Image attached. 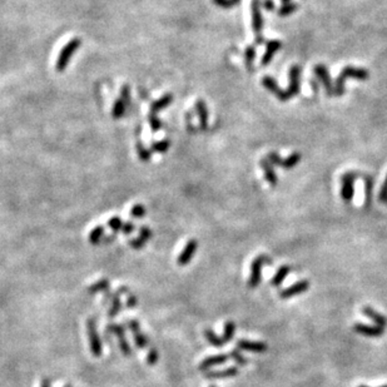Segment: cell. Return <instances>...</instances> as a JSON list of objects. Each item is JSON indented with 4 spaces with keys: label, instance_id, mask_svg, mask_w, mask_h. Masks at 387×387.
I'll list each match as a JSON object with an SVG mask.
<instances>
[{
    "label": "cell",
    "instance_id": "cell-41",
    "mask_svg": "<svg viewBox=\"0 0 387 387\" xmlns=\"http://www.w3.org/2000/svg\"><path fill=\"white\" fill-rule=\"evenodd\" d=\"M364 183H366V207H368L371 205V198H372L373 181L371 178H366Z\"/></svg>",
    "mask_w": 387,
    "mask_h": 387
},
{
    "label": "cell",
    "instance_id": "cell-54",
    "mask_svg": "<svg viewBox=\"0 0 387 387\" xmlns=\"http://www.w3.org/2000/svg\"><path fill=\"white\" fill-rule=\"evenodd\" d=\"M209 387H217V386H214V385H209Z\"/></svg>",
    "mask_w": 387,
    "mask_h": 387
},
{
    "label": "cell",
    "instance_id": "cell-52",
    "mask_svg": "<svg viewBox=\"0 0 387 387\" xmlns=\"http://www.w3.org/2000/svg\"><path fill=\"white\" fill-rule=\"evenodd\" d=\"M282 3L283 4H288V3H291V1H292V0H281Z\"/></svg>",
    "mask_w": 387,
    "mask_h": 387
},
{
    "label": "cell",
    "instance_id": "cell-27",
    "mask_svg": "<svg viewBox=\"0 0 387 387\" xmlns=\"http://www.w3.org/2000/svg\"><path fill=\"white\" fill-rule=\"evenodd\" d=\"M125 108H127V103H125L124 100L119 97L117 100H115V103H114V106H113V109H112V115H113V118H115V119H119L120 117H123L125 113Z\"/></svg>",
    "mask_w": 387,
    "mask_h": 387
},
{
    "label": "cell",
    "instance_id": "cell-4",
    "mask_svg": "<svg viewBox=\"0 0 387 387\" xmlns=\"http://www.w3.org/2000/svg\"><path fill=\"white\" fill-rule=\"evenodd\" d=\"M262 3L261 0H252L250 9H252V28H253L254 34H256V46L262 44L265 42V38L262 35L263 30V18L262 10H261Z\"/></svg>",
    "mask_w": 387,
    "mask_h": 387
},
{
    "label": "cell",
    "instance_id": "cell-37",
    "mask_svg": "<svg viewBox=\"0 0 387 387\" xmlns=\"http://www.w3.org/2000/svg\"><path fill=\"white\" fill-rule=\"evenodd\" d=\"M123 225H124V223H123L122 218H120V217H118V216L112 217V218L108 221L109 228H111V229H112V231H113V232H119V231H122Z\"/></svg>",
    "mask_w": 387,
    "mask_h": 387
},
{
    "label": "cell",
    "instance_id": "cell-42",
    "mask_svg": "<svg viewBox=\"0 0 387 387\" xmlns=\"http://www.w3.org/2000/svg\"><path fill=\"white\" fill-rule=\"evenodd\" d=\"M145 243H147V241L145 239H143L142 237H136V238H132L131 241H129V246H131L133 250H140V248H143L145 246Z\"/></svg>",
    "mask_w": 387,
    "mask_h": 387
},
{
    "label": "cell",
    "instance_id": "cell-53",
    "mask_svg": "<svg viewBox=\"0 0 387 387\" xmlns=\"http://www.w3.org/2000/svg\"><path fill=\"white\" fill-rule=\"evenodd\" d=\"M64 387H73V386H71V385H66V386H64Z\"/></svg>",
    "mask_w": 387,
    "mask_h": 387
},
{
    "label": "cell",
    "instance_id": "cell-8",
    "mask_svg": "<svg viewBox=\"0 0 387 387\" xmlns=\"http://www.w3.org/2000/svg\"><path fill=\"white\" fill-rule=\"evenodd\" d=\"M301 91V68L298 66H294L290 69V86L286 89L287 99L296 97Z\"/></svg>",
    "mask_w": 387,
    "mask_h": 387
},
{
    "label": "cell",
    "instance_id": "cell-38",
    "mask_svg": "<svg viewBox=\"0 0 387 387\" xmlns=\"http://www.w3.org/2000/svg\"><path fill=\"white\" fill-rule=\"evenodd\" d=\"M149 124H151L152 127V131L156 133V132L160 131V128H162V122H160V119L158 118V115H157V113H152V112H149Z\"/></svg>",
    "mask_w": 387,
    "mask_h": 387
},
{
    "label": "cell",
    "instance_id": "cell-50",
    "mask_svg": "<svg viewBox=\"0 0 387 387\" xmlns=\"http://www.w3.org/2000/svg\"><path fill=\"white\" fill-rule=\"evenodd\" d=\"M39 387H51L50 379H48V377H44V379L42 380V384H40Z\"/></svg>",
    "mask_w": 387,
    "mask_h": 387
},
{
    "label": "cell",
    "instance_id": "cell-6",
    "mask_svg": "<svg viewBox=\"0 0 387 387\" xmlns=\"http://www.w3.org/2000/svg\"><path fill=\"white\" fill-rule=\"evenodd\" d=\"M272 265L271 258H268L267 256H258L253 259V262L250 265V276L248 279V287L250 288H256L257 286L261 283V277H262V266L263 265Z\"/></svg>",
    "mask_w": 387,
    "mask_h": 387
},
{
    "label": "cell",
    "instance_id": "cell-9",
    "mask_svg": "<svg viewBox=\"0 0 387 387\" xmlns=\"http://www.w3.org/2000/svg\"><path fill=\"white\" fill-rule=\"evenodd\" d=\"M197 250H198V242H197L196 238L189 239L187 243H185L184 248L180 253V256L177 257V265L183 267V266H187L191 263L192 258L196 254Z\"/></svg>",
    "mask_w": 387,
    "mask_h": 387
},
{
    "label": "cell",
    "instance_id": "cell-19",
    "mask_svg": "<svg viewBox=\"0 0 387 387\" xmlns=\"http://www.w3.org/2000/svg\"><path fill=\"white\" fill-rule=\"evenodd\" d=\"M196 112L198 114V120H200V127L202 131L208 128V109L203 99H197L196 102Z\"/></svg>",
    "mask_w": 387,
    "mask_h": 387
},
{
    "label": "cell",
    "instance_id": "cell-15",
    "mask_svg": "<svg viewBox=\"0 0 387 387\" xmlns=\"http://www.w3.org/2000/svg\"><path fill=\"white\" fill-rule=\"evenodd\" d=\"M353 330H355V332L366 337H380L385 332V328L380 327V326H370L364 325V323H356L353 326Z\"/></svg>",
    "mask_w": 387,
    "mask_h": 387
},
{
    "label": "cell",
    "instance_id": "cell-20",
    "mask_svg": "<svg viewBox=\"0 0 387 387\" xmlns=\"http://www.w3.org/2000/svg\"><path fill=\"white\" fill-rule=\"evenodd\" d=\"M259 164H261L263 172H265L266 181H267L271 185H273L274 187V185L277 184V182H278V180H277V174L274 173L273 165L271 164V162L267 159V158H263V159H261Z\"/></svg>",
    "mask_w": 387,
    "mask_h": 387
},
{
    "label": "cell",
    "instance_id": "cell-2",
    "mask_svg": "<svg viewBox=\"0 0 387 387\" xmlns=\"http://www.w3.org/2000/svg\"><path fill=\"white\" fill-rule=\"evenodd\" d=\"M80 46H82V40H80L79 38H73L71 40H69L66 46H63L62 51H60L59 55H58L57 63H55V70H57L58 73H63V71L66 70L67 66H68L69 62H70L71 57H73L75 51L80 48Z\"/></svg>",
    "mask_w": 387,
    "mask_h": 387
},
{
    "label": "cell",
    "instance_id": "cell-39",
    "mask_svg": "<svg viewBox=\"0 0 387 387\" xmlns=\"http://www.w3.org/2000/svg\"><path fill=\"white\" fill-rule=\"evenodd\" d=\"M145 212H147V209H145L144 205H140V203H138V205H136L132 207L131 216L133 217V218H142V217L145 216Z\"/></svg>",
    "mask_w": 387,
    "mask_h": 387
},
{
    "label": "cell",
    "instance_id": "cell-5",
    "mask_svg": "<svg viewBox=\"0 0 387 387\" xmlns=\"http://www.w3.org/2000/svg\"><path fill=\"white\" fill-rule=\"evenodd\" d=\"M107 332L117 337L118 346H119V351L122 352L123 356H125V357L131 356L132 348H131V344H129L128 340H127V337H125L124 326L120 325V323H109V325L107 326Z\"/></svg>",
    "mask_w": 387,
    "mask_h": 387
},
{
    "label": "cell",
    "instance_id": "cell-51",
    "mask_svg": "<svg viewBox=\"0 0 387 387\" xmlns=\"http://www.w3.org/2000/svg\"><path fill=\"white\" fill-rule=\"evenodd\" d=\"M115 239V234H112V236H108L104 238V241H103V243H106V245H108V243H112Z\"/></svg>",
    "mask_w": 387,
    "mask_h": 387
},
{
    "label": "cell",
    "instance_id": "cell-26",
    "mask_svg": "<svg viewBox=\"0 0 387 387\" xmlns=\"http://www.w3.org/2000/svg\"><path fill=\"white\" fill-rule=\"evenodd\" d=\"M103 236H104V227L103 226H97L91 229V232L88 236V241L91 245H99L102 242Z\"/></svg>",
    "mask_w": 387,
    "mask_h": 387
},
{
    "label": "cell",
    "instance_id": "cell-11",
    "mask_svg": "<svg viewBox=\"0 0 387 387\" xmlns=\"http://www.w3.org/2000/svg\"><path fill=\"white\" fill-rule=\"evenodd\" d=\"M310 286H311L310 281H307V279H302V281L296 282V283L291 286V287L282 290L281 292H279V297L283 299H287L291 298V297L297 296V295L305 294L306 291H308Z\"/></svg>",
    "mask_w": 387,
    "mask_h": 387
},
{
    "label": "cell",
    "instance_id": "cell-33",
    "mask_svg": "<svg viewBox=\"0 0 387 387\" xmlns=\"http://www.w3.org/2000/svg\"><path fill=\"white\" fill-rule=\"evenodd\" d=\"M297 9H298V5H297L296 3H292V1H291V3L288 4H283V5L278 9L277 14H278L279 17H288L290 14L296 12Z\"/></svg>",
    "mask_w": 387,
    "mask_h": 387
},
{
    "label": "cell",
    "instance_id": "cell-25",
    "mask_svg": "<svg viewBox=\"0 0 387 387\" xmlns=\"http://www.w3.org/2000/svg\"><path fill=\"white\" fill-rule=\"evenodd\" d=\"M205 337L212 346H214V347H222V346H225L226 344L225 340H223L222 337L217 336L216 333H214L211 328H205Z\"/></svg>",
    "mask_w": 387,
    "mask_h": 387
},
{
    "label": "cell",
    "instance_id": "cell-29",
    "mask_svg": "<svg viewBox=\"0 0 387 387\" xmlns=\"http://www.w3.org/2000/svg\"><path fill=\"white\" fill-rule=\"evenodd\" d=\"M234 333H236V323L233 321H227L225 325V331H223L222 339L225 340V342H231L233 340Z\"/></svg>",
    "mask_w": 387,
    "mask_h": 387
},
{
    "label": "cell",
    "instance_id": "cell-44",
    "mask_svg": "<svg viewBox=\"0 0 387 387\" xmlns=\"http://www.w3.org/2000/svg\"><path fill=\"white\" fill-rule=\"evenodd\" d=\"M120 98L127 103V106L131 102V89H129L128 86H123L122 89H120Z\"/></svg>",
    "mask_w": 387,
    "mask_h": 387
},
{
    "label": "cell",
    "instance_id": "cell-21",
    "mask_svg": "<svg viewBox=\"0 0 387 387\" xmlns=\"http://www.w3.org/2000/svg\"><path fill=\"white\" fill-rule=\"evenodd\" d=\"M362 312H364V316H367L368 319H372L373 322H375L376 325L380 326V327L385 328L387 326V319L384 316V315H381V313H379L376 310H373L372 307H368V306H366V307H364V310H362Z\"/></svg>",
    "mask_w": 387,
    "mask_h": 387
},
{
    "label": "cell",
    "instance_id": "cell-34",
    "mask_svg": "<svg viewBox=\"0 0 387 387\" xmlns=\"http://www.w3.org/2000/svg\"><path fill=\"white\" fill-rule=\"evenodd\" d=\"M137 153L138 156H139L140 160H143V162H149L152 158V151H149V149H147L143 145V143L140 142H137Z\"/></svg>",
    "mask_w": 387,
    "mask_h": 387
},
{
    "label": "cell",
    "instance_id": "cell-32",
    "mask_svg": "<svg viewBox=\"0 0 387 387\" xmlns=\"http://www.w3.org/2000/svg\"><path fill=\"white\" fill-rule=\"evenodd\" d=\"M169 145H171V142H169L168 138H165L159 142H154L151 147V151L156 152V153H165L169 149Z\"/></svg>",
    "mask_w": 387,
    "mask_h": 387
},
{
    "label": "cell",
    "instance_id": "cell-45",
    "mask_svg": "<svg viewBox=\"0 0 387 387\" xmlns=\"http://www.w3.org/2000/svg\"><path fill=\"white\" fill-rule=\"evenodd\" d=\"M125 306L128 308H134L138 306V298L136 295L133 294H128L127 295V302H125Z\"/></svg>",
    "mask_w": 387,
    "mask_h": 387
},
{
    "label": "cell",
    "instance_id": "cell-18",
    "mask_svg": "<svg viewBox=\"0 0 387 387\" xmlns=\"http://www.w3.org/2000/svg\"><path fill=\"white\" fill-rule=\"evenodd\" d=\"M281 46L282 43L279 40H270L267 43V46H266V53L265 55H263L261 64H262V66H268V64L272 62V59H273L274 54H276L277 51L281 49Z\"/></svg>",
    "mask_w": 387,
    "mask_h": 387
},
{
    "label": "cell",
    "instance_id": "cell-17",
    "mask_svg": "<svg viewBox=\"0 0 387 387\" xmlns=\"http://www.w3.org/2000/svg\"><path fill=\"white\" fill-rule=\"evenodd\" d=\"M239 373L237 367H227L225 370H209L205 372V377L207 380H219L228 379V377H234Z\"/></svg>",
    "mask_w": 387,
    "mask_h": 387
},
{
    "label": "cell",
    "instance_id": "cell-47",
    "mask_svg": "<svg viewBox=\"0 0 387 387\" xmlns=\"http://www.w3.org/2000/svg\"><path fill=\"white\" fill-rule=\"evenodd\" d=\"M379 200L380 202L387 203V176H386V180H385V183L381 187V191H380L379 193Z\"/></svg>",
    "mask_w": 387,
    "mask_h": 387
},
{
    "label": "cell",
    "instance_id": "cell-30",
    "mask_svg": "<svg viewBox=\"0 0 387 387\" xmlns=\"http://www.w3.org/2000/svg\"><path fill=\"white\" fill-rule=\"evenodd\" d=\"M122 307H123V303H122V299H120V297L114 298L113 301L111 302L109 310H108V312H107V315H108L109 319H114V317L117 316L118 313L122 311Z\"/></svg>",
    "mask_w": 387,
    "mask_h": 387
},
{
    "label": "cell",
    "instance_id": "cell-12",
    "mask_svg": "<svg viewBox=\"0 0 387 387\" xmlns=\"http://www.w3.org/2000/svg\"><path fill=\"white\" fill-rule=\"evenodd\" d=\"M315 74L317 75L319 80H321V83L323 84L327 95H332L333 86H332V80H331V75H330V71H328L327 67L323 66V64H319V66H316L315 67Z\"/></svg>",
    "mask_w": 387,
    "mask_h": 387
},
{
    "label": "cell",
    "instance_id": "cell-10",
    "mask_svg": "<svg viewBox=\"0 0 387 387\" xmlns=\"http://www.w3.org/2000/svg\"><path fill=\"white\" fill-rule=\"evenodd\" d=\"M127 326H128V328L131 330L132 335H133V340H134V343H136V346H137L138 348H140V350H143V348L147 347L149 343V340H148V337L145 336L144 333L142 332V330H140L139 322H138L137 319H128V322H127Z\"/></svg>",
    "mask_w": 387,
    "mask_h": 387
},
{
    "label": "cell",
    "instance_id": "cell-7",
    "mask_svg": "<svg viewBox=\"0 0 387 387\" xmlns=\"http://www.w3.org/2000/svg\"><path fill=\"white\" fill-rule=\"evenodd\" d=\"M357 180V174L355 172H348V173H344L341 178V183H342V188H341V197L343 200L344 203H351L353 198V184H355V181Z\"/></svg>",
    "mask_w": 387,
    "mask_h": 387
},
{
    "label": "cell",
    "instance_id": "cell-23",
    "mask_svg": "<svg viewBox=\"0 0 387 387\" xmlns=\"http://www.w3.org/2000/svg\"><path fill=\"white\" fill-rule=\"evenodd\" d=\"M172 102H173V94L172 93L164 94V95H163V97H160L159 99L154 100V102L152 103L151 112L152 113H158V112H160V111H163L164 108H167V107H168Z\"/></svg>",
    "mask_w": 387,
    "mask_h": 387
},
{
    "label": "cell",
    "instance_id": "cell-35",
    "mask_svg": "<svg viewBox=\"0 0 387 387\" xmlns=\"http://www.w3.org/2000/svg\"><path fill=\"white\" fill-rule=\"evenodd\" d=\"M158 360H159V351L157 350L156 346H151L148 353H147V364L149 366H154L158 362Z\"/></svg>",
    "mask_w": 387,
    "mask_h": 387
},
{
    "label": "cell",
    "instance_id": "cell-13",
    "mask_svg": "<svg viewBox=\"0 0 387 387\" xmlns=\"http://www.w3.org/2000/svg\"><path fill=\"white\" fill-rule=\"evenodd\" d=\"M237 348L243 351H248V352L263 353L268 350V346L265 343V342L250 341V340H238V342H237Z\"/></svg>",
    "mask_w": 387,
    "mask_h": 387
},
{
    "label": "cell",
    "instance_id": "cell-55",
    "mask_svg": "<svg viewBox=\"0 0 387 387\" xmlns=\"http://www.w3.org/2000/svg\"><path fill=\"white\" fill-rule=\"evenodd\" d=\"M359 387H367V386H364V385H362V386H359Z\"/></svg>",
    "mask_w": 387,
    "mask_h": 387
},
{
    "label": "cell",
    "instance_id": "cell-28",
    "mask_svg": "<svg viewBox=\"0 0 387 387\" xmlns=\"http://www.w3.org/2000/svg\"><path fill=\"white\" fill-rule=\"evenodd\" d=\"M299 160H301V154L295 152V153H292L291 156H288L286 159L282 160L281 167H283L285 169H292L294 167H296V165L298 164Z\"/></svg>",
    "mask_w": 387,
    "mask_h": 387
},
{
    "label": "cell",
    "instance_id": "cell-48",
    "mask_svg": "<svg viewBox=\"0 0 387 387\" xmlns=\"http://www.w3.org/2000/svg\"><path fill=\"white\" fill-rule=\"evenodd\" d=\"M134 225L132 222H125L124 225H123L122 227V233L125 234V236H128V234L133 233L134 232Z\"/></svg>",
    "mask_w": 387,
    "mask_h": 387
},
{
    "label": "cell",
    "instance_id": "cell-14",
    "mask_svg": "<svg viewBox=\"0 0 387 387\" xmlns=\"http://www.w3.org/2000/svg\"><path fill=\"white\" fill-rule=\"evenodd\" d=\"M262 84L268 91H271L272 94H274L281 102H287V94H286L285 89L279 88L276 80L272 77H263Z\"/></svg>",
    "mask_w": 387,
    "mask_h": 387
},
{
    "label": "cell",
    "instance_id": "cell-40",
    "mask_svg": "<svg viewBox=\"0 0 387 387\" xmlns=\"http://www.w3.org/2000/svg\"><path fill=\"white\" fill-rule=\"evenodd\" d=\"M213 3L216 4L217 6H221V8L229 9L238 5V4L241 3V0H213Z\"/></svg>",
    "mask_w": 387,
    "mask_h": 387
},
{
    "label": "cell",
    "instance_id": "cell-24",
    "mask_svg": "<svg viewBox=\"0 0 387 387\" xmlns=\"http://www.w3.org/2000/svg\"><path fill=\"white\" fill-rule=\"evenodd\" d=\"M290 272H291V268L288 267V266H282V267H279V270L277 271L276 274L273 276V278L271 279V286H273V287H278V286L281 285L282 282H283V279L286 278V276H287Z\"/></svg>",
    "mask_w": 387,
    "mask_h": 387
},
{
    "label": "cell",
    "instance_id": "cell-16",
    "mask_svg": "<svg viewBox=\"0 0 387 387\" xmlns=\"http://www.w3.org/2000/svg\"><path fill=\"white\" fill-rule=\"evenodd\" d=\"M228 357H229L228 355H223V353L222 355H214V356L205 357V359L198 364V368H200L201 371H203V372H207V371H209V368L214 367V366L226 364Z\"/></svg>",
    "mask_w": 387,
    "mask_h": 387
},
{
    "label": "cell",
    "instance_id": "cell-36",
    "mask_svg": "<svg viewBox=\"0 0 387 387\" xmlns=\"http://www.w3.org/2000/svg\"><path fill=\"white\" fill-rule=\"evenodd\" d=\"M228 356L231 357V359L233 360L236 364H241V366H245V364H247V359L243 356L242 353H241V350H238V348H234V350H232Z\"/></svg>",
    "mask_w": 387,
    "mask_h": 387
},
{
    "label": "cell",
    "instance_id": "cell-3",
    "mask_svg": "<svg viewBox=\"0 0 387 387\" xmlns=\"http://www.w3.org/2000/svg\"><path fill=\"white\" fill-rule=\"evenodd\" d=\"M87 335H88L91 353L94 357H100L103 355V342L98 332L97 321L94 317H89L87 319Z\"/></svg>",
    "mask_w": 387,
    "mask_h": 387
},
{
    "label": "cell",
    "instance_id": "cell-46",
    "mask_svg": "<svg viewBox=\"0 0 387 387\" xmlns=\"http://www.w3.org/2000/svg\"><path fill=\"white\" fill-rule=\"evenodd\" d=\"M267 159L270 160L271 164L272 165H282V158L278 156L277 153H274V152H272V153H270L267 156Z\"/></svg>",
    "mask_w": 387,
    "mask_h": 387
},
{
    "label": "cell",
    "instance_id": "cell-56",
    "mask_svg": "<svg viewBox=\"0 0 387 387\" xmlns=\"http://www.w3.org/2000/svg\"><path fill=\"white\" fill-rule=\"evenodd\" d=\"M381 387H387V385H384V386H381Z\"/></svg>",
    "mask_w": 387,
    "mask_h": 387
},
{
    "label": "cell",
    "instance_id": "cell-49",
    "mask_svg": "<svg viewBox=\"0 0 387 387\" xmlns=\"http://www.w3.org/2000/svg\"><path fill=\"white\" fill-rule=\"evenodd\" d=\"M263 8L267 10V12H273L274 10V3L273 0H263L262 1Z\"/></svg>",
    "mask_w": 387,
    "mask_h": 387
},
{
    "label": "cell",
    "instance_id": "cell-1",
    "mask_svg": "<svg viewBox=\"0 0 387 387\" xmlns=\"http://www.w3.org/2000/svg\"><path fill=\"white\" fill-rule=\"evenodd\" d=\"M368 77H370V73L366 69L356 68V67H344L342 69L341 74L337 77L336 82H335L333 94L340 97V95L344 93V82L348 78H353V79L357 80H367Z\"/></svg>",
    "mask_w": 387,
    "mask_h": 387
},
{
    "label": "cell",
    "instance_id": "cell-31",
    "mask_svg": "<svg viewBox=\"0 0 387 387\" xmlns=\"http://www.w3.org/2000/svg\"><path fill=\"white\" fill-rule=\"evenodd\" d=\"M254 58H256V48H254V46H247V48H246V51H245V62H246V67L248 68V70L253 68Z\"/></svg>",
    "mask_w": 387,
    "mask_h": 387
},
{
    "label": "cell",
    "instance_id": "cell-43",
    "mask_svg": "<svg viewBox=\"0 0 387 387\" xmlns=\"http://www.w3.org/2000/svg\"><path fill=\"white\" fill-rule=\"evenodd\" d=\"M139 237H142L143 239H145V241L148 242L149 239L153 237V232H152L151 228L147 227V226H142V227L139 228Z\"/></svg>",
    "mask_w": 387,
    "mask_h": 387
},
{
    "label": "cell",
    "instance_id": "cell-22",
    "mask_svg": "<svg viewBox=\"0 0 387 387\" xmlns=\"http://www.w3.org/2000/svg\"><path fill=\"white\" fill-rule=\"evenodd\" d=\"M111 291V281L108 278H100L95 281L91 286H89L88 294L89 295H97L100 292H108Z\"/></svg>",
    "mask_w": 387,
    "mask_h": 387
}]
</instances>
